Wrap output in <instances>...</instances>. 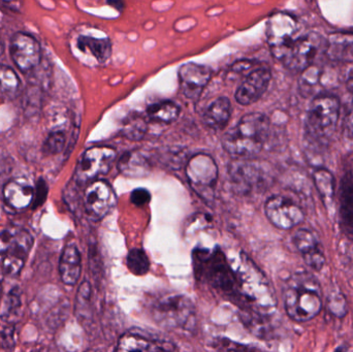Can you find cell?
<instances>
[{"instance_id":"obj_1","label":"cell","mask_w":353,"mask_h":352,"mask_svg":"<svg viewBox=\"0 0 353 352\" xmlns=\"http://www.w3.org/2000/svg\"><path fill=\"white\" fill-rule=\"evenodd\" d=\"M283 300L286 313L298 322L316 318L323 307L321 285L308 272L296 273L286 281Z\"/></svg>"},{"instance_id":"obj_2","label":"cell","mask_w":353,"mask_h":352,"mask_svg":"<svg viewBox=\"0 0 353 352\" xmlns=\"http://www.w3.org/2000/svg\"><path fill=\"white\" fill-rule=\"evenodd\" d=\"M270 132V121L261 113L245 115L222 140L224 150L232 156L250 158L265 146Z\"/></svg>"},{"instance_id":"obj_3","label":"cell","mask_w":353,"mask_h":352,"mask_svg":"<svg viewBox=\"0 0 353 352\" xmlns=\"http://www.w3.org/2000/svg\"><path fill=\"white\" fill-rule=\"evenodd\" d=\"M236 289L243 296L247 303L259 315L272 313L277 305L275 296L269 281L261 271L253 264L252 260L243 254L238 270L234 271Z\"/></svg>"},{"instance_id":"obj_4","label":"cell","mask_w":353,"mask_h":352,"mask_svg":"<svg viewBox=\"0 0 353 352\" xmlns=\"http://www.w3.org/2000/svg\"><path fill=\"white\" fill-rule=\"evenodd\" d=\"M339 101L332 95L315 97L307 114L306 138L313 146L323 147L329 144L335 134L339 120Z\"/></svg>"},{"instance_id":"obj_5","label":"cell","mask_w":353,"mask_h":352,"mask_svg":"<svg viewBox=\"0 0 353 352\" xmlns=\"http://www.w3.org/2000/svg\"><path fill=\"white\" fill-rule=\"evenodd\" d=\"M152 315L157 324L167 329L191 330L196 322L192 302L180 295L168 296L155 302Z\"/></svg>"},{"instance_id":"obj_6","label":"cell","mask_w":353,"mask_h":352,"mask_svg":"<svg viewBox=\"0 0 353 352\" xmlns=\"http://www.w3.org/2000/svg\"><path fill=\"white\" fill-rule=\"evenodd\" d=\"M298 21L286 14L276 12L268 21L267 39L274 57L283 60L296 39L300 37Z\"/></svg>"},{"instance_id":"obj_7","label":"cell","mask_w":353,"mask_h":352,"mask_svg":"<svg viewBox=\"0 0 353 352\" xmlns=\"http://www.w3.org/2000/svg\"><path fill=\"white\" fill-rule=\"evenodd\" d=\"M186 176L193 189L201 196H211L218 179L215 161L208 154H196L187 163Z\"/></svg>"},{"instance_id":"obj_8","label":"cell","mask_w":353,"mask_h":352,"mask_svg":"<svg viewBox=\"0 0 353 352\" xmlns=\"http://www.w3.org/2000/svg\"><path fill=\"white\" fill-rule=\"evenodd\" d=\"M199 262H201L199 272L210 284L224 291L236 289L234 271L230 268L220 250L216 249L205 258L201 256Z\"/></svg>"},{"instance_id":"obj_9","label":"cell","mask_w":353,"mask_h":352,"mask_svg":"<svg viewBox=\"0 0 353 352\" xmlns=\"http://www.w3.org/2000/svg\"><path fill=\"white\" fill-rule=\"evenodd\" d=\"M265 211L270 222L280 229H294L305 218L302 208L283 196L270 198L265 203Z\"/></svg>"},{"instance_id":"obj_10","label":"cell","mask_w":353,"mask_h":352,"mask_svg":"<svg viewBox=\"0 0 353 352\" xmlns=\"http://www.w3.org/2000/svg\"><path fill=\"white\" fill-rule=\"evenodd\" d=\"M115 192L108 182L97 180L85 191L84 205L87 215L92 220L105 218L116 206Z\"/></svg>"},{"instance_id":"obj_11","label":"cell","mask_w":353,"mask_h":352,"mask_svg":"<svg viewBox=\"0 0 353 352\" xmlns=\"http://www.w3.org/2000/svg\"><path fill=\"white\" fill-rule=\"evenodd\" d=\"M117 156V153L111 147L99 146L88 149L79 163L78 178L81 181L97 179L107 175Z\"/></svg>"},{"instance_id":"obj_12","label":"cell","mask_w":353,"mask_h":352,"mask_svg":"<svg viewBox=\"0 0 353 352\" xmlns=\"http://www.w3.org/2000/svg\"><path fill=\"white\" fill-rule=\"evenodd\" d=\"M321 43V37L317 33H309L303 37L300 35L282 62L290 70L303 72L312 63Z\"/></svg>"},{"instance_id":"obj_13","label":"cell","mask_w":353,"mask_h":352,"mask_svg":"<svg viewBox=\"0 0 353 352\" xmlns=\"http://www.w3.org/2000/svg\"><path fill=\"white\" fill-rule=\"evenodd\" d=\"M10 49L12 61L23 72H30L41 61V45L32 35L17 33L10 41Z\"/></svg>"},{"instance_id":"obj_14","label":"cell","mask_w":353,"mask_h":352,"mask_svg":"<svg viewBox=\"0 0 353 352\" xmlns=\"http://www.w3.org/2000/svg\"><path fill=\"white\" fill-rule=\"evenodd\" d=\"M211 70L201 64L189 62L179 70V83L183 94L189 99H197L211 80Z\"/></svg>"},{"instance_id":"obj_15","label":"cell","mask_w":353,"mask_h":352,"mask_svg":"<svg viewBox=\"0 0 353 352\" xmlns=\"http://www.w3.org/2000/svg\"><path fill=\"white\" fill-rule=\"evenodd\" d=\"M272 74L270 68H259L250 72L236 89V103L249 105L259 101L269 87Z\"/></svg>"},{"instance_id":"obj_16","label":"cell","mask_w":353,"mask_h":352,"mask_svg":"<svg viewBox=\"0 0 353 352\" xmlns=\"http://www.w3.org/2000/svg\"><path fill=\"white\" fill-rule=\"evenodd\" d=\"M33 239L30 234L25 229H19L14 231V241L12 246L6 253L2 262L4 274L8 276H14L20 272L23 268L28 256L29 251L32 248Z\"/></svg>"},{"instance_id":"obj_17","label":"cell","mask_w":353,"mask_h":352,"mask_svg":"<svg viewBox=\"0 0 353 352\" xmlns=\"http://www.w3.org/2000/svg\"><path fill=\"white\" fill-rule=\"evenodd\" d=\"M294 244L309 268L315 271L323 270L325 265V256L313 231L307 229H299L294 234Z\"/></svg>"},{"instance_id":"obj_18","label":"cell","mask_w":353,"mask_h":352,"mask_svg":"<svg viewBox=\"0 0 353 352\" xmlns=\"http://www.w3.org/2000/svg\"><path fill=\"white\" fill-rule=\"evenodd\" d=\"M34 187L26 179L12 180L3 188L6 205L14 210H23L32 204Z\"/></svg>"},{"instance_id":"obj_19","label":"cell","mask_w":353,"mask_h":352,"mask_svg":"<svg viewBox=\"0 0 353 352\" xmlns=\"http://www.w3.org/2000/svg\"><path fill=\"white\" fill-rule=\"evenodd\" d=\"M340 223L348 237L353 240V174H344L339 188Z\"/></svg>"},{"instance_id":"obj_20","label":"cell","mask_w":353,"mask_h":352,"mask_svg":"<svg viewBox=\"0 0 353 352\" xmlns=\"http://www.w3.org/2000/svg\"><path fill=\"white\" fill-rule=\"evenodd\" d=\"M59 272L61 280L66 285H74L80 279L82 260L80 251L74 244H68L64 248L60 258Z\"/></svg>"},{"instance_id":"obj_21","label":"cell","mask_w":353,"mask_h":352,"mask_svg":"<svg viewBox=\"0 0 353 352\" xmlns=\"http://www.w3.org/2000/svg\"><path fill=\"white\" fill-rule=\"evenodd\" d=\"M171 343L150 340L142 335L128 333L123 335L118 342L119 351H175Z\"/></svg>"},{"instance_id":"obj_22","label":"cell","mask_w":353,"mask_h":352,"mask_svg":"<svg viewBox=\"0 0 353 352\" xmlns=\"http://www.w3.org/2000/svg\"><path fill=\"white\" fill-rule=\"evenodd\" d=\"M77 45L81 52L92 56L99 63H105L111 57V41L108 37L80 35L77 41Z\"/></svg>"},{"instance_id":"obj_23","label":"cell","mask_w":353,"mask_h":352,"mask_svg":"<svg viewBox=\"0 0 353 352\" xmlns=\"http://www.w3.org/2000/svg\"><path fill=\"white\" fill-rule=\"evenodd\" d=\"M232 116V103L228 97H219L210 105L203 114V122L212 130H221L228 125Z\"/></svg>"},{"instance_id":"obj_24","label":"cell","mask_w":353,"mask_h":352,"mask_svg":"<svg viewBox=\"0 0 353 352\" xmlns=\"http://www.w3.org/2000/svg\"><path fill=\"white\" fill-rule=\"evenodd\" d=\"M327 55L340 62L353 61V33L337 32L327 39Z\"/></svg>"},{"instance_id":"obj_25","label":"cell","mask_w":353,"mask_h":352,"mask_svg":"<svg viewBox=\"0 0 353 352\" xmlns=\"http://www.w3.org/2000/svg\"><path fill=\"white\" fill-rule=\"evenodd\" d=\"M313 181L323 202L327 205L331 204L336 194L335 178L333 174L325 169H317L313 174Z\"/></svg>"},{"instance_id":"obj_26","label":"cell","mask_w":353,"mask_h":352,"mask_svg":"<svg viewBox=\"0 0 353 352\" xmlns=\"http://www.w3.org/2000/svg\"><path fill=\"white\" fill-rule=\"evenodd\" d=\"M147 114L152 121L172 123L178 119L179 115H180V107L173 101H161V103L150 105Z\"/></svg>"},{"instance_id":"obj_27","label":"cell","mask_w":353,"mask_h":352,"mask_svg":"<svg viewBox=\"0 0 353 352\" xmlns=\"http://www.w3.org/2000/svg\"><path fill=\"white\" fill-rule=\"evenodd\" d=\"M232 176L234 181L239 184V186H243L247 188V190L252 189L255 186L261 185V176L259 174V169H255L253 165H234V169H232ZM242 187V188H243Z\"/></svg>"},{"instance_id":"obj_28","label":"cell","mask_w":353,"mask_h":352,"mask_svg":"<svg viewBox=\"0 0 353 352\" xmlns=\"http://www.w3.org/2000/svg\"><path fill=\"white\" fill-rule=\"evenodd\" d=\"M21 306H22V304H21L20 289L14 287L6 297V304H4L3 309H2L1 314H0L1 320L14 324L18 320L19 315H20Z\"/></svg>"},{"instance_id":"obj_29","label":"cell","mask_w":353,"mask_h":352,"mask_svg":"<svg viewBox=\"0 0 353 352\" xmlns=\"http://www.w3.org/2000/svg\"><path fill=\"white\" fill-rule=\"evenodd\" d=\"M128 270L137 276H144L150 268V262L142 249H132L126 258Z\"/></svg>"},{"instance_id":"obj_30","label":"cell","mask_w":353,"mask_h":352,"mask_svg":"<svg viewBox=\"0 0 353 352\" xmlns=\"http://www.w3.org/2000/svg\"><path fill=\"white\" fill-rule=\"evenodd\" d=\"M147 125L146 120L141 116H134V117L128 118L124 122L123 132L124 136L128 140L139 141L143 138L146 134Z\"/></svg>"},{"instance_id":"obj_31","label":"cell","mask_w":353,"mask_h":352,"mask_svg":"<svg viewBox=\"0 0 353 352\" xmlns=\"http://www.w3.org/2000/svg\"><path fill=\"white\" fill-rule=\"evenodd\" d=\"M120 171L128 176H138V172L146 169L142 156L136 153H126L119 163Z\"/></svg>"},{"instance_id":"obj_32","label":"cell","mask_w":353,"mask_h":352,"mask_svg":"<svg viewBox=\"0 0 353 352\" xmlns=\"http://www.w3.org/2000/svg\"><path fill=\"white\" fill-rule=\"evenodd\" d=\"M20 87V79L14 70L8 66L0 65V91L12 94Z\"/></svg>"},{"instance_id":"obj_33","label":"cell","mask_w":353,"mask_h":352,"mask_svg":"<svg viewBox=\"0 0 353 352\" xmlns=\"http://www.w3.org/2000/svg\"><path fill=\"white\" fill-rule=\"evenodd\" d=\"M66 138L63 132H52L46 138L43 145V153L46 155H56L63 150Z\"/></svg>"},{"instance_id":"obj_34","label":"cell","mask_w":353,"mask_h":352,"mask_svg":"<svg viewBox=\"0 0 353 352\" xmlns=\"http://www.w3.org/2000/svg\"><path fill=\"white\" fill-rule=\"evenodd\" d=\"M319 72H317L316 68H313L310 65L306 70H303L302 78L300 81L301 90L303 91V93L304 94L312 93L313 88L319 83Z\"/></svg>"},{"instance_id":"obj_35","label":"cell","mask_w":353,"mask_h":352,"mask_svg":"<svg viewBox=\"0 0 353 352\" xmlns=\"http://www.w3.org/2000/svg\"><path fill=\"white\" fill-rule=\"evenodd\" d=\"M14 324L1 320V324H0V345L3 349H10L14 346Z\"/></svg>"},{"instance_id":"obj_36","label":"cell","mask_w":353,"mask_h":352,"mask_svg":"<svg viewBox=\"0 0 353 352\" xmlns=\"http://www.w3.org/2000/svg\"><path fill=\"white\" fill-rule=\"evenodd\" d=\"M329 307L332 313L337 318H343L347 312L345 299H344L343 295L338 291L332 293L331 298L329 299Z\"/></svg>"},{"instance_id":"obj_37","label":"cell","mask_w":353,"mask_h":352,"mask_svg":"<svg viewBox=\"0 0 353 352\" xmlns=\"http://www.w3.org/2000/svg\"><path fill=\"white\" fill-rule=\"evenodd\" d=\"M130 200H132V204L136 205V206L143 207L150 202L151 194L148 190L144 189V188H139V189L132 191Z\"/></svg>"},{"instance_id":"obj_38","label":"cell","mask_w":353,"mask_h":352,"mask_svg":"<svg viewBox=\"0 0 353 352\" xmlns=\"http://www.w3.org/2000/svg\"><path fill=\"white\" fill-rule=\"evenodd\" d=\"M48 187L47 184L43 180H39V184H37V188L34 190V198H33V208L41 206L43 203L45 202L46 198H47Z\"/></svg>"},{"instance_id":"obj_39","label":"cell","mask_w":353,"mask_h":352,"mask_svg":"<svg viewBox=\"0 0 353 352\" xmlns=\"http://www.w3.org/2000/svg\"><path fill=\"white\" fill-rule=\"evenodd\" d=\"M14 231H4L0 234V254H6L14 241Z\"/></svg>"},{"instance_id":"obj_40","label":"cell","mask_w":353,"mask_h":352,"mask_svg":"<svg viewBox=\"0 0 353 352\" xmlns=\"http://www.w3.org/2000/svg\"><path fill=\"white\" fill-rule=\"evenodd\" d=\"M12 167V161L6 153L0 151V177L10 173Z\"/></svg>"},{"instance_id":"obj_41","label":"cell","mask_w":353,"mask_h":352,"mask_svg":"<svg viewBox=\"0 0 353 352\" xmlns=\"http://www.w3.org/2000/svg\"><path fill=\"white\" fill-rule=\"evenodd\" d=\"M253 62L249 60H242V61L236 62L232 65V70L236 74H244L247 70H251L253 66Z\"/></svg>"},{"instance_id":"obj_42","label":"cell","mask_w":353,"mask_h":352,"mask_svg":"<svg viewBox=\"0 0 353 352\" xmlns=\"http://www.w3.org/2000/svg\"><path fill=\"white\" fill-rule=\"evenodd\" d=\"M345 132L347 136L353 138V107L350 109V113H348L347 117H346Z\"/></svg>"},{"instance_id":"obj_43","label":"cell","mask_w":353,"mask_h":352,"mask_svg":"<svg viewBox=\"0 0 353 352\" xmlns=\"http://www.w3.org/2000/svg\"><path fill=\"white\" fill-rule=\"evenodd\" d=\"M0 2L8 8H14V10H18L21 6L20 0H0Z\"/></svg>"},{"instance_id":"obj_44","label":"cell","mask_w":353,"mask_h":352,"mask_svg":"<svg viewBox=\"0 0 353 352\" xmlns=\"http://www.w3.org/2000/svg\"><path fill=\"white\" fill-rule=\"evenodd\" d=\"M108 3L110 4V6H113L114 8H116V10H122L124 6L123 1L122 0H108Z\"/></svg>"},{"instance_id":"obj_45","label":"cell","mask_w":353,"mask_h":352,"mask_svg":"<svg viewBox=\"0 0 353 352\" xmlns=\"http://www.w3.org/2000/svg\"><path fill=\"white\" fill-rule=\"evenodd\" d=\"M346 84H347V88L350 89V92L353 93V68L350 70V72H348Z\"/></svg>"},{"instance_id":"obj_46","label":"cell","mask_w":353,"mask_h":352,"mask_svg":"<svg viewBox=\"0 0 353 352\" xmlns=\"http://www.w3.org/2000/svg\"><path fill=\"white\" fill-rule=\"evenodd\" d=\"M3 53V43H2L1 39H0V55Z\"/></svg>"},{"instance_id":"obj_47","label":"cell","mask_w":353,"mask_h":352,"mask_svg":"<svg viewBox=\"0 0 353 352\" xmlns=\"http://www.w3.org/2000/svg\"><path fill=\"white\" fill-rule=\"evenodd\" d=\"M1 291H2L1 283H0V297H1Z\"/></svg>"}]
</instances>
